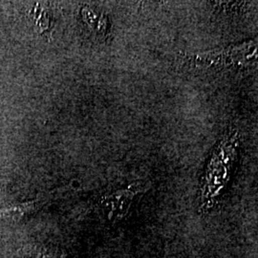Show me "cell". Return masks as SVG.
I'll return each instance as SVG.
<instances>
[{"instance_id": "1", "label": "cell", "mask_w": 258, "mask_h": 258, "mask_svg": "<svg viewBox=\"0 0 258 258\" xmlns=\"http://www.w3.org/2000/svg\"><path fill=\"white\" fill-rule=\"evenodd\" d=\"M240 142L239 131L230 128L212 150L200 186V213L211 212L226 192L238 162Z\"/></svg>"}, {"instance_id": "2", "label": "cell", "mask_w": 258, "mask_h": 258, "mask_svg": "<svg viewBox=\"0 0 258 258\" xmlns=\"http://www.w3.org/2000/svg\"><path fill=\"white\" fill-rule=\"evenodd\" d=\"M184 64L190 69L225 71L248 69L257 63V43L253 40L227 47L222 50L184 55Z\"/></svg>"}, {"instance_id": "3", "label": "cell", "mask_w": 258, "mask_h": 258, "mask_svg": "<svg viewBox=\"0 0 258 258\" xmlns=\"http://www.w3.org/2000/svg\"><path fill=\"white\" fill-rule=\"evenodd\" d=\"M147 186L131 184L102 194L97 207L102 218L110 225H117L125 220L139 194L145 192Z\"/></svg>"}, {"instance_id": "4", "label": "cell", "mask_w": 258, "mask_h": 258, "mask_svg": "<svg viewBox=\"0 0 258 258\" xmlns=\"http://www.w3.org/2000/svg\"><path fill=\"white\" fill-rule=\"evenodd\" d=\"M82 18L89 31L98 38L105 39L110 36V18L106 11L95 6H85L82 10Z\"/></svg>"}, {"instance_id": "5", "label": "cell", "mask_w": 258, "mask_h": 258, "mask_svg": "<svg viewBox=\"0 0 258 258\" xmlns=\"http://www.w3.org/2000/svg\"><path fill=\"white\" fill-rule=\"evenodd\" d=\"M50 197L49 194H45L29 202L4 208L0 210V222L15 223L20 221L22 218L40 210L49 201Z\"/></svg>"}, {"instance_id": "6", "label": "cell", "mask_w": 258, "mask_h": 258, "mask_svg": "<svg viewBox=\"0 0 258 258\" xmlns=\"http://www.w3.org/2000/svg\"><path fill=\"white\" fill-rule=\"evenodd\" d=\"M22 252L30 258H64L66 255L60 249L40 244L26 245Z\"/></svg>"}]
</instances>
